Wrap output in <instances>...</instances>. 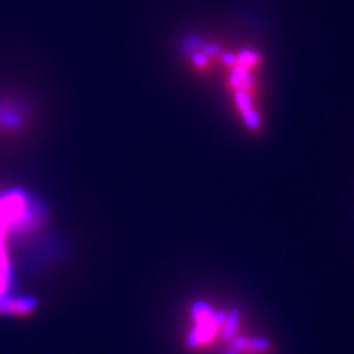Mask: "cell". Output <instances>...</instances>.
Wrapping results in <instances>:
<instances>
[{
	"instance_id": "obj_1",
	"label": "cell",
	"mask_w": 354,
	"mask_h": 354,
	"mask_svg": "<svg viewBox=\"0 0 354 354\" xmlns=\"http://www.w3.org/2000/svg\"><path fill=\"white\" fill-rule=\"evenodd\" d=\"M26 106L23 102L0 92V131H16L26 124Z\"/></svg>"
}]
</instances>
